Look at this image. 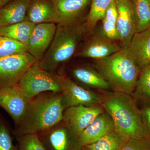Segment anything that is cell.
Instances as JSON below:
<instances>
[{
    "label": "cell",
    "mask_w": 150,
    "mask_h": 150,
    "mask_svg": "<svg viewBox=\"0 0 150 150\" xmlns=\"http://www.w3.org/2000/svg\"><path fill=\"white\" fill-rule=\"evenodd\" d=\"M55 75L62 89V104L64 110L79 105L90 107L100 105L99 94L81 86L63 72Z\"/></svg>",
    "instance_id": "cell-6"
},
{
    "label": "cell",
    "mask_w": 150,
    "mask_h": 150,
    "mask_svg": "<svg viewBox=\"0 0 150 150\" xmlns=\"http://www.w3.org/2000/svg\"><path fill=\"white\" fill-rule=\"evenodd\" d=\"M59 16L58 25L63 26L74 25L85 20L87 11L91 0H52Z\"/></svg>",
    "instance_id": "cell-13"
},
{
    "label": "cell",
    "mask_w": 150,
    "mask_h": 150,
    "mask_svg": "<svg viewBox=\"0 0 150 150\" xmlns=\"http://www.w3.org/2000/svg\"><path fill=\"white\" fill-rule=\"evenodd\" d=\"M132 96L146 104H150V65L140 72Z\"/></svg>",
    "instance_id": "cell-25"
},
{
    "label": "cell",
    "mask_w": 150,
    "mask_h": 150,
    "mask_svg": "<svg viewBox=\"0 0 150 150\" xmlns=\"http://www.w3.org/2000/svg\"><path fill=\"white\" fill-rule=\"evenodd\" d=\"M127 141L115 129L91 144L82 147L83 150H121Z\"/></svg>",
    "instance_id": "cell-22"
},
{
    "label": "cell",
    "mask_w": 150,
    "mask_h": 150,
    "mask_svg": "<svg viewBox=\"0 0 150 150\" xmlns=\"http://www.w3.org/2000/svg\"><path fill=\"white\" fill-rule=\"evenodd\" d=\"M105 111L100 105L90 107L77 105L65 109L63 120L79 137L98 115Z\"/></svg>",
    "instance_id": "cell-12"
},
{
    "label": "cell",
    "mask_w": 150,
    "mask_h": 150,
    "mask_svg": "<svg viewBox=\"0 0 150 150\" xmlns=\"http://www.w3.org/2000/svg\"><path fill=\"white\" fill-rule=\"evenodd\" d=\"M114 130L112 118L105 111L95 118L78 137L82 146L91 144Z\"/></svg>",
    "instance_id": "cell-16"
},
{
    "label": "cell",
    "mask_w": 150,
    "mask_h": 150,
    "mask_svg": "<svg viewBox=\"0 0 150 150\" xmlns=\"http://www.w3.org/2000/svg\"><path fill=\"white\" fill-rule=\"evenodd\" d=\"M118 15L115 0L107 9L104 18L101 21V28L104 34L108 38L119 43V38L116 28Z\"/></svg>",
    "instance_id": "cell-24"
},
{
    "label": "cell",
    "mask_w": 150,
    "mask_h": 150,
    "mask_svg": "<svg viewBox=\"0 0 150 150\" xmlns=\"http://www.w3.org/2000/svg\"><path fill=\"white\" fill-rule=\"evenodd\" d=\"M17 86L28 100L46 92H62L56 75L43 69L37 62L24 73Z\"/></svg>",
    "instance_id": "cell-5"
},
{
    "label": "cell",
    "mask_w": 150,
    "mask_h": 150,
    "mask_svg": "<svg viewBox=\"0 0 150 150\" xmlns=\"http://www.w3.org/2000/svg\"><path fill=\"white\" fill-rule=\"evenodd\" d=\"M38 135L46 150H82L77 136L64 120Z\"/></svg>",
    "instance_id": "cell-7"
},
{
    "label": "cell",
    "mask_w": 150,
    "mask_h": 150,
    "mask_svg": "<svg viewBox=\"0 0 150 150\" xmlns=\"http://www.w3.org/2000/svg\"><path fill=\"white\" fill-rule=\"evenodd\" d=\"M141 110L142 121L146 132V138L150 142V104H146Z\"/></svg>",
    "instance_id": "cell-30"
},
{
    "label": "cell",
    "mask_w": 150,
    "mask_h": 150,
    "mask_svg": "<svg viewBox=\"0 0 150 150\" xmlns=\"http://www.w3.org/2000/svg\"><path fill=\"white\" fill-rule=\"evenodd\" d=\"M140 71L150 65V28L137 32L127 47Z\"/></svg>",
    "instance_id": "cell-17"
},
{
    "label": "cell",
    "mask_w": 150,
    "mask_h": 150,
    "mask_svg": "<svg viewBox=\"0 0 150 150\" xmlns=\"http://www.w3.org/2000/svg\"><path fill=\"white\" fill-rule=\"evenodd\" d=\"M35 24L26 21L0 28V36L17 40L27 46Z\"/></svg>",
    "instance_id": "cell-21"
},
{
    "label": "cell",
    "mask_w": 150,
    "mask_h": 150,
    "mask_svg": "<svg viewBox=\"0 0 150 150\" xmlns=\"http://www.w3.org/2000/svg\"><path fill=\"white\" fill-rule=\"evenodd\" d=\"M79 53L80 58H91L95 60L106 58L121 49L120 43L105 35L101 27L94 31Z\"/></svg>",
    "instance_id": "cell-9"
},
{
    "label": "cell",
    "mask_w": 150,
    "mask_h": 150,
    "mask_svg": "<svg viewBox=\"0 0 150 150\" xmlns=\"http://www.w3.org/2000/svg\"><path fill=\"white\" fill-rule=\"evenodd\" d=\"M94 68L113 91L131 96L134 93L141 71L127 48H121L108 57L95 60Z\"/></svg>",
    "instance_id": "cell-3"
},
{
    "label": "cell",
    "mask_w": 150,
    "mask_h": 150,
    "mask_svg": "<svg viewBox=\"0 0 150 150\" xmlns=\"http://www.w3.org/2000/svg\"><path fill=\"white\" fill-rule=\"evenodd\" d=\"M121 150H150V142L146 137L131 139L126 142Z\"/></svg>",
    "instance_id": "cell-29"
},
{
    "label": "cell",
    "mask_w": 150,
    "mask_h": 150,
    "mask_svg": "<svg viewBox=\"0 0 150 150\" xmlns=\"http://www.w3.org/2000/svg\"><path fill=\"white\" fill-rule=\"evenodd\" d=\"M100 105L112 118L114 129L128 141L146 137L141 110L132 96L122 92L104 91Z\"/></svg>",
    "instance_id": "cell-1"
},
{
    "label": "cell",
    "mask_w": 150,
    "mask_h": 150,
    "mask_svg": "<svg viewBox=\"0 0 150 150\" xmlns=\"http://www.w3.org/2000/svg\"><path fill=\"white\" fill-rule=\"evenodd\" d=\"M85 20L71 26L57 24L53 41L39 63L41 68L55 75L60 66L72 58L86 35Z\"/></svg>",
    "instance_id": "cell-4"
},
{
    "label": "cell",
    "mask_w": 150,
    "mask_h": 150,
    "mask_svg": "<svg viewBox=\"0 0 150 150\" xmlns=\"http://www.w3.org/2000/svg\"><path fill=\"white\" fill-rule=\"evenodd\" d=\"M114 1L115 0H91L85 22L86 35L90 36L93 34L98 23L102 21L107 9Z\"/></svg>",
    "instance_id": "cell-20"
},
{
    "label": "cell",
    "mask_w": 150,
    "mask_h": 150,
    "mask_svg": "<svg viewBox=\"0 0 150 150\" xmlns=\"http://www.w3.org/2000/svg\"><path fill=\"white\" fill-rule=\"evenodd\" d=\"M11 1V0H0V8L6 5Z\"/></svg>",
    "instance_id": "cell-31"
},
{
    "label": "cell",
    "mask_w": 150,
    "mask_h": 150,
    "mask_svg": "<svg viewBox=\"0 0 150 150\" xmlns=\"http://www.w3.org/2000/svg\"><path fill=\"white\" fill-rule=\"evenodd\" d=\"M118 11L116 28L121 48H127L137 32L132 0H115Z\"/></svg>",
    "instance_id": "cell-11"
},
{
    "label": "cell",
    "mask_w": 150,
    "mask_h": 150,
    "mask_svg": "<svg viewBox=\"0 0 150 150\" xmlns=\"http://www.w3.org/2000/svg\"><path fill=\"white\" fill-rule=\"evenodd\" d=\"M30 0H11L0 8V28L25 20Z\"/></svg>",
    "instance_id": "cell-18"
},
{
    "label": "cell",
    "mask_w": 150,
    "mask_h": 150,
    "mask_svg": "<svg viewBox=\"0 0 150 150\" xmlns=\"http://www.w3.org/2000/svg\"><path fill=\"white\" fill-rule=\"evenodd\" d=\"M137 32L150 28V0H132Z\"/></svg>",
    "instance_id": "cell-23"
},
{
    "label": "cell",
    "mask_w": 150,
    "mask_h": 150,
    "mask_svg": "<svg viewBox=\"0 0 150 150\" xmlns=\"http://www.w3.org/2000/svg\"><path fill=\"white\" fill-rule=\"evenodd\" d=\"M29 100L24 96L17 85L0 88V107L11 116L15 127L21 122Z\"/></svg>",
    "instance_id": "cell-10"
},
{
    "label": "cell",
    "mask_w": 150,
    "mask_h": 150,
    "mask_svg": "<svg viewBox=\"0 0 150 150\" xmlns=\"http://www.w3.org/2000/svg\"><path fill=\"white\" fill-rule=\"evenodd\" d=\"M82 150H83V147H82Z\"/></svg>",
    "instance_id": "cell-32"
},
{
    "label": "cell",
    "mask_w": 150,
    "mask_h": 150,
    "mask_svg": "<svg viewBox=\"0 0 150 150\" xmlns=\"http://www.w3.org/2000/svg\"><path fill=\"white\" fill-rule=\"evenodd\" d=\"M26 45L17 40L0 36V58L27 53Z\"/></svg>",
    "instance_id": "cell-26"
},
{
    "label": "cell",
    "mask_w": 150,
    "mask_h": 150,
    "mask_svg": "<svg viewBox=\"0 0 150 150\" xmlns=\"http://www.w3.org/2000/svg\"><path fill=\"white\" fill-rule=\"evenodd\" d=\"M64 109L61 93L46 92L30 100L22 120L15 128V136L39 134L63 120Z\"/></svg>",
    "instance_id": "cell-2"
},
{
    "label": "cell",
    "mask_w": 150,
    "mask_h": 150,
    "mask_svg": "<svg viewBox=\"0 0 150 150\" xmlns=\"http://www.w3.org/2000/svg\"><path fill=\"white\" fill-rule=\"evenodd\" d=\"M0 150H18L14 145L8 127L0 116Z\"/></svg>",
    "instance_id": "cell-28"
},
{
    "label": "cell",
    "mask_w": 150,
    "mask_h": 150,
    "mask_svg": "<svg viewBox=\"0 0 150 150\" xmlns=\"http://www.w3.org/2000/svg\"><path fill=\"white\" fill-rule=\"evenodd\" d=\"M57 28L54 23L35 25L27 45V52L40 63L50 47Z\"/></svg>",
    "instance_id": "cell-14"
},
{
    "label": "cell",
    "mask_w": 150,
    "mask_h": 150,
    "mask_svg": "<svg viewBox=\"0 0 150 150\" xmlns=\"http://www.w3.org/2000/svg\"><path fill=\"white\" fill-rule=\"evenodd\" d=\"M18 143V150H46L38 134L15 136Z\"/></svg>",
    "instance_id": "cell-27"
},
{
    "label": "cell",
    "mask_w": 150,
    "mask_h": 150,
    "mask_svg": "<svg viewBox=\"0 0 150 150\" xmlns=\"http://www.w3.org/2000/svg\"><path fill=\"white\" fill-rule=\"evenodd\" d=\"M25 21L35 25L43 23L57 24L59 16L52 0H30Z\"/></svg>",
    "instance_id": "cell-15"
},
{
    "label": "cell",
    "mask_w": 150,
    "mask_h": 150,
    "mask_svg": "<svg viewBox=\"0 0 150 150\" xmlns=\"http://www.w3.org/2000/svg\"><path fill=\"white\" fill-rule=\"evenodd\" d=\"M71 74L78 82L86 86L102 90L111 89L109 83L95 68L78 66L72 70Z\"/></svg>",
    "instance_id": "cell-19"
},
{
    "label": "cell",
    "mask_w": 150,
    "mask_h": 150,
    "mask_svg": "<svg viewBox=\"0 0 150 150\" xmlns=\"http://www.w3.org/2000/svg\"><path fill=\"white\" fill-rule=\"evenodd\" d=\"M36 62L28 52L0 58V88L17 85L24 73Z\"/></svg>",
    "instance_id": "cell-8"
}]
</instances>
